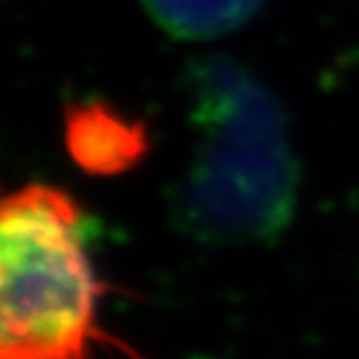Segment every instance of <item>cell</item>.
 <instances>
[{"label": "cell", "instance_id": "obj_3", "mask_svg": "<svg viewBox=\"0 0 359 359\" xmlns=\"http://www.w3.org/2000/svg\"><path fill=\"white\" fill-rule=\"evenodd\" d=\"M150 145L142 123L125 118L97 100L78 102L65 112V147L80 170L112 177L140 163Z\"/></svg>", "mask_w": 359, "mask_h": 359}, {"label": "cell", "instance_id": "obj_1", "mask_svg": "<svg viewBox=\"0 0 359 359\" xmlns=\"http://www.w3.org/2000/svg\"><path fill=\"white\" fill-rule=\"evenodd\" d=\"M185 90L197 145L172 197L180 230L210 245L277 240L299 192L280 97L247 65L219 55L192 62Z\"/></svg>", "mask_w": 359, "mask_h": 359}, {"label": "cell", "instance_id": "obj_4", "mask_svg": "<svg viewBox=\"0 0 359 359\" xmlns=\"http://www.w3.org/2000/svg\"><path fill=\"white\" fill-rule=\"evenodd\" d=\"M264 0H142L147 15L172 38L210 40L250 22Z\"/></svg>", "mask_w": 359, "mask_h": 359}, {"label": "cell", "instance_id": "obj_2", "mask_svg": "<svg viewBox=\"0 0 359 359\" xmlns=\"http://www.w3.org/2000/svg\"><path fill=\"white\" fill-rule=\"evenodd\" d=\"M102 292L73 195L43 182L0 195V359H93Z\"/></svg>", "mask_w": 359, "mask_h": 359}]
</instances>
